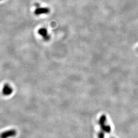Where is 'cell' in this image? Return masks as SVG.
I'll return each instance as SVG.
<instances>
[{
    "instance_id": "5",
    "label": "cell",
    "mask_w": 138,
    "mask_h": 138,
    "mask_svg": "<svg viewBox=\"0 0 138 138\" xmlns=\"http://www.w3.org/2000/svg\"><path fill=\"white\" fill-rule=\"evenodd\" d=\"M13 92V88L11 85L6 83L4 84L2 90V94L5 96H9L11 95Z\"/></svg>"
},
{
    "instance_id": "2",
    "label": "cell",
    "mask_w": 138,
    "mask_h": 138,
    "mask_svg": "<svg viewBox=\"0 0 138 138\" xmlns=\"http://www.w3.org/2000/svg\"><path fill=\"white\" fill-rule=\"evenodd\" d=\"M17 134V131L14 129H11L4 131L0 135V138H9L13 137Z\"/></svg>"
},
{
    "instance_id": "4",
    "label": "cell",
    "mask_w": 138,
    "mask_h": 138,
    "mask_svg": "<svg viewBox=\"0 0 138 138\" xmlns=\"http://www.w3.org/2000/svg\"><path fill=\"white\" fill-rule=\"evenodd\" d=\"M36 9L34 11L35 15H40L44 14H48L50 12V9L48 7H41L40 6L35 7Z\"/></svg>"
},
{
    "instance_id": "1",
    "label": "cell",
    "mask_w": 138,
    "mask_h": 138,
    "mask_svg": "<svg viewBox=\"0 0 138 138\" xmlns=\"http://www.w3.org/2000/svg\"><path fill=\"white\" fill-rule=\"evenodd\" d=\"M106 121H107V120H106V116L103 115L100 117L99 121V123L100 125L101 131H102L101 132H102L103 133H104V132H105V134L107 133H109V132L111 131L110 126L109 125L107 124ZM104 134H105V133H104Z\"/></svg>"
},
{
    "instance_id": "3",
    "label": "cell",
    "mask_w": 138,
    "mask_h": 138,
    "mask_svg": "<svg viewBox=\"0 0 138 138\" xmlns=\"http://www.w3.org/2000/svg\"><path fill=\"white\" fill-rule=\"evenodd\" d=\"M38 34H40L44 40L48 41L50 39V35L48 34L47 29L45 28H42L38 30Z\"/></svg>"
},
{
    "instance_id": "6",
    "label": "cell",
    "mask_w": 138,
    "mask_h": 138,
    "mask_svg": "<svg viewBox=\"0 0 138 138\" xmlns=\"http://www.w3.org/2000/svg\"></svg>"
}]
</instances>
